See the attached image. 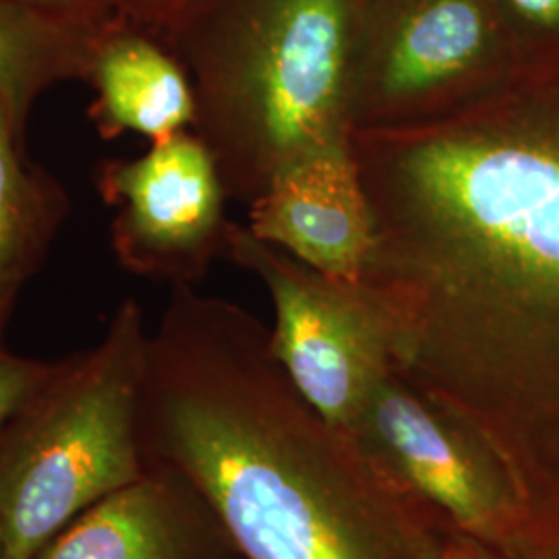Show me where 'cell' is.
Masks as SVG:
<instances>
[{
  "label": "cell",
  "instance_id": "6da1fadb",
  "mask_svg": "<svg viewBox=\"0 0 559 559\" xmlns=\"http://www.w3.org/2000/svg\"><path fill=\"white\" fill-rule=\"evenodd\" d=\"M350 150L396 369L500 464L516 540L558 537L559 75Z\"/></svg>",
  "mask_w": 559,
  "mask_h": 559
},
{
  "label": "cell",
  "instance_id": "7a4b0ae2",
  "mask_svg": "<svg viewBox=\"0 0 559 559\" xmlns=\"http://www.w3.org/2000/svg\"><path fill=\"white\" fill-rule=\"evenodd\" d=\"M140 443L245 559H429L454 533L300 396L260 318L195 286H170L150 332Z\"/></svg>",
  "mask_w": 559,
  "mask_h": 559
},
{
  "label": "cell",
  "instance_id": "3957f363",
  "mask_svg": "<svg viewBox=\"0 0 559 559\" xmlns=\"http://www.w3.org/2000/svg\"><path fill=\"white\" fill-rule=\"evenodd\" d=\"M362 0H203L166 38L189 73L193 133L228 198L251 203L288 166L350 140Z\"/></svg>",
  "mask_w": 559,
  "mask_h": 559
},
{
  "label": "cell",
  "instance_id": "277c9868",
  "mask_svg": "<svg viewBox=\"0 0 559 559\" xmlns=\"http://www.w3.org/2000/svg\"><path fill=\"white\" fill-rule=\"evenodd\" d=\"M150 332L124 299L100 342L57 373L0 431V531L9 559H38L85 510L145 473L140 394Z\"/></svg>",
  "mask_w": 559,
  "mask_h": 559
},
{
  "label": "cell",
  "instance_id": "5b68a950",
  "mask_svg": "<svg viewBox=\"0 0 559 559\" xmlns=\"http://www.w3.org/2000/svg\"><path fill=\"white\" fill-rule=\"evenodd\" d=\"M522 78L496 0H362L350 129L450 119Z\"/></svg>",
  "mask_w": 559,
  "mask_h": 559
},
{
  "label": "cell",
  "instance_id": "8992f818",
  "mask_svg": "<svg viewBox=\"0 0 559 559\" xmlns=\"http://www.w3.org/2000/svg\"><path fill=\"white\" fill-rule=\"evenodd\" d=\"M226 260L270 293L272 348L300 396L350 433L378 383L396 369L380 307L360 284L328 278L240 224L230 228Z\"/></svg>",
  "mask_w": 559,
  "mask_h": 559
},
{
  "label": "cell",
  "instance_id": "52a82bcc",
  "mask_svg": "<svg viewBox=\"0 0 559 559\" xmlns=\"http://www.w3.org/2000/svg\"><path fill=\"white\" fill-rule=\"evenodd\" d=\"M96 189L112 210L115 260L129 274L195 286L226 258L235 224L226 218L228 193L212 152L193 131L152 143L135 158L102 162Z\"/></svg>",
  "mask_w": 559,
  "mask_h": 559
},
{
  "label": "cell",
  "instance_id": "ba28073f",
  "mask_svg": "<svg viewBox=\"0 0 559 559\" xmlns=\"http://www.w3.org/2000/svg\"><path fill=\"white\" fill-rule=\"evenodd\" d=\"M350 433L456 535L489 547L519 537V503L500 464L399 369L378 383Z\"/></svg>",
  "mask_w": 559,
  "mask_h": 559
},
{
  "label": "cell",
  "instance_id": "9c48e42d",
  "mask_svg": "<svg viewBox=\"0 0 559 559\" xmlns=\"http://www.w3.org/2000/svg\"><path fill=\"white\" fill-rule=\"evenodd\" d=\"M247 228L328 278L359 284L373 218L350 140L288 166L249 203Z\"/></svg>",
  "mask_w": 559,
  "mask_h": 559
},
{
  "label": "cell",
  "instance_id": "30bf717a",
  "mask_svg": "<svg viewBox=\"0 0 559 559\" xmlns=\"http://www.w3.org/2000/svg\"><path fill=\"white\" fill-rule=\"evenodd\" d=\"M38 559H245L200 491L166 466H145L73 520Z\"/></svg>",
  "mask_w": 559,
  "mask_h": 559
},
{
  "label": "cell",
  "instance_id": "8fae6325",
  "mask_svg": "<svg viewBox=\"0 0 559 559\" xmlns=\"http://www.w3.org/2000/svg\"><path fill=\"white\" fill-rule=\"evenodd\" d=\"M85 83L94 92L87 117L104 141L138 133L162 143L193 129L187 69L166 41L122 13L102 23Z\"/></svg>",
  "mask_w": 559,
  "mask_h": 559
},
{
  "label": "cell",
  "instance_id": "7c38bea8",
  "mask_svg": "<svg viewBox=\"0 0 559 559\" xmlns=\"http://www.w3.org/2000/svg\"><path fill=\"white\" fill-rule=\"evenodd\" d=\"M25 141L0 104V342L71 212L67 187L29 158Z\"/></svg>",
  "mask_w": 559,
  "mask_h": 559
},
{
  "label": "cell",
  "instance_id": "4fadbf2b",
  "mask_svg": "<svg viewBox=\"0 0 559 559\" xmlns=\"http://www.w3.org/2000/svg\"><path fill=\"white\" fill-rule=\"evenodd\" d=\"M106 20L0 0V104L23 140L34 106L48 90L67 81H85Z\"/></svg>",
  "mask_w": 559,
  "mask_h": 559
},
{
  "label": "cell",
  "instance_id": "5bb4252c",
  "mask_svg": "<svg viewBox=\"0 0 559 559\" xmlns=\"http://www.w3.org/2000/svg\"><path fill=\"white\" fill-rule=\"evenodd\" d=\"M524 78L559 75V0H496Z\"/></svg>",
  "mask_w": 559,
  "mask_h": 559
},
{
  "label": "cell",
  "instance_id": "9a60e30c",
  "mask_svg": "<svg viewBox=\"0 0 559 559\" xmlns=\"http://www.w3.org/2000/svg\"><path fill=\"white\" fill-rule=\"evenodd\" d=\"M59 369V360L27 359L0 342V431Z\"/></svg>",
  "mask_w": 559,
  "mask_h": 559
},
{
  "label": "cell",
  "instance_id": "2e32d148",
  "mask_svg": "<svg viewBox=\"0 0 559 559\" xmlns=\"http://www.w3.org/2000/svg\"><path fill=\"white\" fill-rule=\"evenodd\" d=\"M452 559H559V535L551 539L520 540L501 547H489L479 540L452 533L448 539Z\"/></svg>",
  "mask_w": 559,
  "mask_h": 559
},
{
  "label": "cell",
  "instance_id": "e0dca14e",
  "mask_svg": "<svg viewBox=\"0 0 559 559\" xmlns=\"http://www.w3.org/2000/svg\"><path fill=\"white\" fill-rule=\"evenodd\" d=\"M203 0H119L122 15L135 21L158 38H166L187 20Z\"/></svg>",
  "mask_w": 559,
  "mask_h": 559
},
{
  "label": "cell",
  "instance_id": "ac0fdd59",
  "mask_svg": "<svg viewBox=\"0 0 559 559\" xmlns=\"http://www.w3.org/2000/svg\"><path fill=\"white\" fill-rule=\"evenodd\" d=\"M44 11L73 15L83 20H106L120 13L119 0H13Z\"/></svg>",
  "mask_w": 559,
  "mask_h": 559
},
{
  "label": "cell",
  "instance_id": "d6986e66",
  "mask_svg": "<svg viewBox=\"0 0 559 559\" xmlns=\"http://www.w3.org/2000/svg\"><path fill=\"white\" fill-rule=\"evenodd\" d=\"M448 539H450V537H445V539L441 540L440 545L431 551L429 559H452L450 549H448Z\"/></svg>",
  "mask_w": 559,
  "mask_h": 559
},
{
  "label": "cell",
  "instance_id": "ffe728a7",
  "mask_svg": "<svg viewBox=\"0 0 559 559\" xmlns=\"http://www.w3.org/2000/svg\"><path fill=\"white\" fill-rule=\"evenodd\" d=\"M0 559H9V554H7V543H4V537H2V531H0Z\"/></svg>",
  "mask_w": 559,
  "mask_h": 559
}]
</instances>
